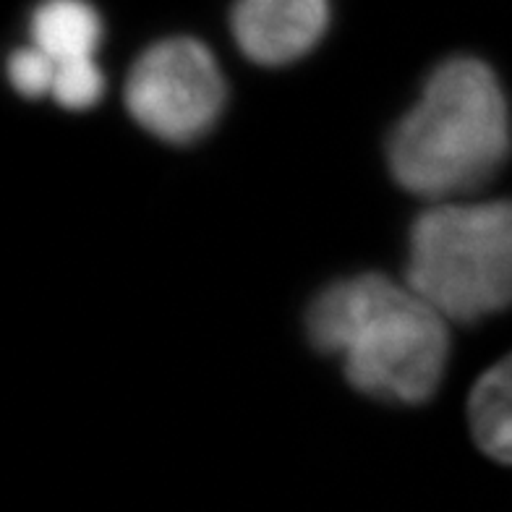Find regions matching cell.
Instances as JSON below:
<instances>
[{"label": "cell", "instance_id": "cell-1", "mask_svg": "<svg viewBox=\"0 0 512 512\" xmlns=\"http://www.w3.org/2000/svg\"><path fill=\"white\" fill-rule=\"evenodd\" d=\"M306 327L314 348L343 358L358 392L418 405L442 382L447 364L445 317L411 285L369 272L322 290Z\"/></svg>", "mask_w": 512, "mask_h": 512}, {"label": "cell", "instance_id": "cell-2", "mask_svg": "<svg viewBox=\"0 0 512 512\" xmlns=\"http://www.w3.org/2000/svg\"><path fill=\"white\" fill-rule=\"evenodd\" d=\"M510 152V110L499 79L479 58H450L392 128L387 162L405 191L450 202L479 189Z\"/></svg>", "mask_w": 512, "mask_h": 512}, {"label": "cell", "instance_id": "cell-3", "mask_svg": "<svg viewBox=\"0 0 512 512\" xmlns=\"http://www.w3.org/2000/svg\"><path fill=\"white\" fill-rule=\"evenodd\" d=\"M405 283L455 322L512 306V199L426 209L411 228Z\"/></svg>", "mask_w": 512, "mask_h": 512}, {"label": "cell", "instance_id": "cell-4", "mask_svg": "<svg viewBox=\"0 0 512 512\" xmlns=\"http://www.w3.org/2000/svg\"><path fill=\"white\" fill-rule=\"evenodd\" d=\"M126 108L162 142L189 144L225 108V79L202 42L170 37L144 50L126 79Z\"/></svg>", "mask_w": 512, "mask_h": 512}, {"label": "cell", "instance_id": "cell-5", "mask_svg": "<svg viewBox=\"0 0 512 512\" xmlns=\"http://www.w3.org/2000/svg\"><path fill=\"white\" fill-rule=\"evenodd\" d=\"M330 24V0H236L230 29L241 53L259 66L304 58Z\"/></svg>", "mask_w": 512, "mask_h": 512}, {"label": "cell", "instance_id": "cell-6", "mask_svg": "<svg viewBox=\"0 0 512 512\" xmlns=\"http://www.w3.org/2000/svg\"><path fill=\"white\" fill-rule=\"evenodd\" d=\"M32 45L55 68L95 61L102 40V19L87 0H42L29 21Z\"/></svg>", "mask_w": 512, "mask_h": 512}, {"label": "cell", "instance_id": "cell-7", "mask_svg": "<svg viewBox=\"0 0 512 512\" xmlns=\"http://www.w3.org/2000/svg\"><path fill=\"white\" fill-rule=\"evenodd\" d=\"M468 421L476 445L489 458L512 465V353L476 382Z\"/></svg>", "mask_w": 512, "mask_h": 512}, {"label": "cell", "instance_id": "cell-8", "mask_svg": "<svg viewBox=\"0 0 512 512\" xmlns=\"http://www.w3.org/2000/svg\"><path fill=\"white\" fill-rule=\"evenodd\" d=\"M105 89L100 68L95 61L71 63V66L55 68L53 97L68 110H87L97 105Z\"/></svg>", "mask_w": 512, "mask_h": 512}, {"label": "cell", "instance_id": "cell-9", "mask_svg": "<svg viewBox=\"0 0 512 512\" xmlns=\"http://www.w3.org/2000/svg\"><path fill=\"white\" fill-rule=\"evenodd\" d=\"M8 79H11L16 92L24 97L53 95L55 63L34 45L32 48H19L8 58Z\"/></svg>", "mask_w": 512, "mask_h": 512}]
</instances>
